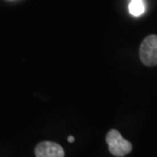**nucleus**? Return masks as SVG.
<instances>
[{"mask_svg": "<svg viewBox=\"0 0 157 157\" xmlns=\"http://www.w3.org/2000/svg\"><path fill=\"white\" fill-rule=\"evenodd\" d=\"M106 140L109 151L114 156L123 157L132 151L133 147L131 142L125 140L115 129H112L107 133Z\"/></svg>", "mask_w": 157, "mask_h": 157, "instance_id": "obj_1", "label": "nucleus"}, {"mask_svg": "<svg viewBox=\"0 0 157 157\" xmlns=\"http://www.w3.org/2000/svg\"><path fill=\"white\" fill-rule=\"evenodd\" d=\"M36 157H64L65 152L60 145L52 141H43L35 148Z\"/></svg>", "mask_w": 157, "mask_h": 157, "instance_id": "obj_3", "label": "nucleus"}, {"mask_svg": "<svg viewBox=\"0 0 157 157\" xmlns=\"http://www.w3.org/2000/svg\"><path fill=\"white\" fill-rule=\"evenodd\" d=\"M67 140L69 142H73V141H74V137L72 136V135H70V136H68Z\"/></svg>", "mask_w": 157, "mask_h": 157, "instance_id": "obj_5", "label": "nucleus"}, {"mask_svg": "<svg viewBox=\"0 0 157 157\" xmlns=\"http://www.w3.org/2000/svg\"><path fill=\"white\" fill-rule=\"evenodd\" d=\"M140 59L147 67L157 66V35H150L144 39L140 46Z\"/></svg>", "mask_w": 157, "mask_h": 157, "instance_id": "obj_2", "label": "nucleus"}, {"mask_svg": "<svg viewBox=\"0 0 157 157\" xmlns=\"http://www.w3.org/2000/svg\"><path fill=\"white\" fill-rule=\"evenodd\" d=\"M129 12L135 17H139L145 11L143 0H131L128 6Z\"/></svg>", "mask_w": 157, "mask_h": 157, "instance_id": "obj_4", "label": "nucleus"}]
</instances>
